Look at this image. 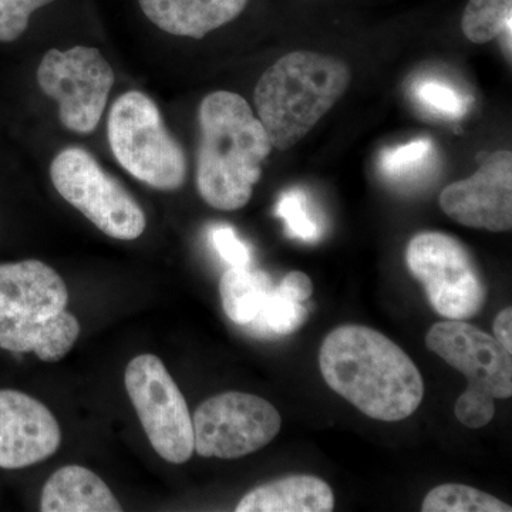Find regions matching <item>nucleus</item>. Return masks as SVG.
<instances>
[{
	"label": "nucleus",
	"instance_id": "obj_1",
	"mask_svg": "<svg viewBox=\"0 0 512 512\" xmlns=\"http://www.w3.org/2000/svg\"><path fill=\"white\" fill-rule=\"evenodd\" d=\"M319 365L330 389L370 419H407L423 400V377L413 360L375 329L339 326L326 336Z\"/></svg>",
	"mask_w": 512,
	"mask_h": 512
},
{
	"label": "nucleus",
	"instance_id": "obj_2",
	"mask_svg": "<svg viewBox=\"0 0 512 512\" xmlns=\"http://www.w3.org/2000/svg\"><path fill=\"white\" fill-rule=\"evenodd\" d=\"M197 188L215 210L237 211L251 200L272 144L248 101L214 92L201 101Z\"/></svg>",
	"mask_w": 512,
	"mask_h": 512
},
{
	"label": "nucleus",
	"instance_id": "obj_3",
	"mask_svg": "<svg viewBox=\"0 0 512 512\" xmlns=\"http://www.w3.org/2000/svg\"><path fill=\"white\" fill-rule=\"evenodd\" d=\"M69 291L52 266L28 261L0 264V349L36 353L57 362L80 335L79 320L64 311Z\"/></svg>",
	"mask_w": 512,
	"mask_h": 512
},
{
	"label": "nucleus",
	"instance_id": "obj_4",
	"mask_svg": "<svg viewBox=\"0 0 512 512\" xmlns=\"http://www.w3.org/2000/svg\"><path fill=\"white\" fill-rule=\"evenodd\" d=\"M348 64L319 53H288L258 80L255 106L272 147L289 150L308 136L349 89Z\"/></svg>",
	"mask_w": 512,
	"mask_h": 512
},
{
	"label": "nucleus",
	"instance_id": "obj_5",
	"mask_svg": "<svg viewBox=\"0 0 512 512\" xmlns=\"http://www.w3.org/2000/svg\"><path fill=\"white\" fill-rule=\"evenodd\" d=\"M107 136L116 160L138 181L161 191L183 187L187 157L146 94H121L111 107Z\"/></svg>",
	"mask_w": 512,
	"mask_h": 512
},
{
	"label": "nucleus",
	"instance_id": "obj_6",
	"mask_svg": "<svg viewBox=\"0 0 512 512\" xmlns=\"http://www.w3.org/2000/svg\"><path fill=\"white\" fill-rule=\"evenodd\" d=\"M50 178L64 200L103 234L120 241L143 235L147 225L143 208L89 151L80 147L60 151L50 165Z\"/></svg>",
	"mask_w": 512,
	"mask_h": 512
},
{
	"label": "nucleus",
	"instance_id": "obj_7",
	"mask_svg": "<svg viewBox=\"0 0 512 512\" xmlns=\"http://www.w3.org/2000/svg\"><path fill=\"white\" fill-rule=\"evenodd\" d=\"M406 262L443 318L468 320L483 309L487 299L483 276L456 238L443 232H420L407 245Z\"/></svg>",
	"mask_w": 512,
	"mask_h": 512
},
{
	"label": "nucleus",
	"instance_id": "obj_8",
	"mask_svg": "<svg viewBox=\"0 0 512 512\" xmlns=\"http://www.w3.org/2000/svg\"><path fill=\"white\" fill-rule=\"evenodd\" d=\"M114 80L110 63L96 47L49 50L37 69L40 89L59 104L63 126L77 134L99 126Z\"/></svg>",
	"mask_w": 512,
	"mask_h": 512
},
{
	"label": "nucleus",
	"instance_id": "obj_9",
	"mask_svg": "<svg viewBox=\"0 0 512 512\" xmlns=\"http://www.w3.org/2000/svg\"><path fill=\"white\" fill-rule=\"evenodd\" d=\"M126 389L151 446L168 463L183 464L194 453V427L187 402L164 363L154 355L134 357Z\"/></svg>",
	"mask_w": 512,
	"mask_h": 512
},
{
	"label": "nucleus",
	"instance_id": "obj_10",
	"mask_svg": "<svg viewBox=\"0 0 512 512\" xmlns=\"http://www.w3.org/2000/svg\"><path fill=\"white\" fill-rule=\"evenodd\" d=\"M281 416L255 394L227 392L205 400L192 417L194 451L234 460L268 446L281 430Z\"/></svg>",
	"mask_w": 512,
	"mask_h": 512
},
{
	"label": "nucleus",
	"instance_id": "obj_11",
	"mask_svg": "<svg viewBox=\"0 0 512 512\" xmlns=\"http://www.w3.org/2000/svg\"><path fill=\"white\" fill-rule=\"evenodd\" d=\"M427 349L467 377L468 390L494 399L512 396V357L494 336L464 320H446L431 326Z\"/></svg>",
	"mask_w": 512,
	"mask_h": 512
},
{
	"label": "nucleus",
	"instance_id": "obj_12",
	"mask_svg": "<svg viewBox=\"0 0 512 512\" xmlns=\"http://www.w3.org/2000/svg\"><path fill=\"white\" fill-rule=\"evenodd\" d=\"M440 207L464 227L511 231V151H495L471 177L447 185L440 194Z\"/></svg>",
	"mask_w": 512,
	"mask_h": 512
},
{
	"label": "nucleus",
	"instance_id": "obj_13",
	"mask_svg": "<svg viewBox=\"0 0 512 512\" xmlns=\"http://www.w3.org/2000/svg\"><path fill=\"white\" fill-rule=\"evenodd\" d=\"M62 431L52 412L29 394L0 390V468L19 470L56 453Z\"/></svg>",
	"mask_w": 512,
	"mask_h": 512
},
{
	"label": "nucleus",
	"instance_id": "obj_14",
	"mask_svg": "<svg viewBox=\"0 0 512 512\" xmlns=\"http://www.w3.org/2000/svg\"><path fill=\"white\" fill-rule=\"evenodd\" d=\"M141 10L157 28L174 36L202 39L232 22L247 8L248 0H138Z\"/></svg>",
	"mask_w": 512,
	"mask_h": 512
},
{
	"label": "nucleus",
	"instance_id": "obj_15",
	"mask_svg": "<svg viewBox=\"0 0 512 512\" xmlns=\"http://www.w3.org/2000/svg\"><path fill=\"white\" fill-rule=\"evenodd\" d=\"M40 511L117 512L123 508L109 485L93 471L67 466L56 471L43 487Z\"/></svg>",
	"mask_w": 512,
	"mask_h": 512
},
{
	"label": "nucleus",
	"instance_id": "obj_16",
	"mask_svg": "<svg viewBox=\"0 0 512 512\" xmlns=\"http://www.w3.org/2000/svg\"><path fill=\"white\" fill-rule=\"evenodd\" d=\"M335 495L325 481L313 476H291L249 491L237 512H330Z\"/></svg>",
	"mask_w": 512,
	"mask_h": 512
},
{
	"label": "nucleus",
	"instance_id": "obj_17",
	"mask_svg": "<svg viewBox=\"0 0 512 512\" xmlns=\"http://www.w3.org/2000/svg\"><path fill=\"white\" fill-rule=\"evenodd\" d=\"M274 288L271 276L264 271L229 268L220 282L222 308L232 322L248 326L264 309Z\"/></svg>",
	"mask_w": 512,
	"mask_h": 512
},
{
	"label": "nucleus",
	"instance_id": "obj_18",
	"mask_svg": "<svg viewBox=\"0 0 512 512\" xmlns=\"http://www.w3.org/2000/svg\"><path fill=\"white\" fill-rule=\"evenodd\" d=\"M461 30L477 45L500 37L511 50L512 0H468L461 18Z\"/></svg>",
	"mask_w": 512,
	"mask_h": 512
},
{
	"label": "nucleus",
	"instance_id": "obj_19",
	"mask_svg": "<svg viewBox=\"0 0 512 512\" xmlns=\"http://www.w3.org/2000/svg\"><path fill=\"white\" fill-rule=\"evenodd\" d=\"M423 512H510L494 495L464 484H443L431 490L421 505Z\"/></svg>",
	"mask_w": 512,
	"mask_h": 512
},
{
	"label": "nucleus",
	"instance_id": "obj_20",
	"mask_svg": "<svg viewBox=\"0 0 512 512\" xmlns=\"http://www.w3.org/2000/svg\"><path fill=\"white\" fill-rule=\"evenodd\" d=\"M308 319V309L302 302L274 288L264 309L247 328L259 336H288L296 332Z\"/></svg>",
	"mask_w": 512,
	"mask_h": 512
},
{
	"label": "nucleus",
	"instance_id": "obj_21",
	"mask_svg": "<svg viewBox=\"0 0 512 512\" xmlns=\"http://www.w3.org/2000/svg\"><path fill=\"white\" fill-rule=\"evenodd\" d=\"M434 156L429 138H417L402 146L386 148L380 154L379 167L392 181L414 180L426 170Z\"/></svg>",
	"mask_w": 512,
	"mask_h": 512
},
{
	"label": "nucleus",
	"instance_id": "obj_22",
	"mask_svg": "<svg viewBox=\"0 0 512 512\" xmlns=\"http://www.w3.org/2000/svg\"><path fill=\"white\" fill-rule=\"evenodd\" d=\"M276 215L284 220L286 232L291 238L313 244L322 237V224L313 214L308 195L301 188H289L282 192L276 205Z\"/></svg>",
	"mask_w": 512,
	"mask_h": 512
},
{
	"label": "nucleus",
	"instance_id": "obj_23",
	"mask_svg": "<svg viewBox=\"0 0 512 512\" xmlns=\"http://www.w3.org/2000/svg\"><path fill=\"white\" fill-rule=\"evenodd\" d=\"M414 93L417 100L437 116L461 119L466 113L467 104L464 103L463 96L448 83L433 79L423 80L414 87Z\"/></svg>",
	"mask_w": 512,
	"mask_h": 512
},
{
	"label": "nucleus",
	"instance_id": "obj_24",
	"mask_svg": "<svg viewBox=\"0 0 512 512\" xmlns=\"http://www.w3.org/2000/svg\"><path fill=\"white\" fill-rule=\"evenodd\" d=\"M53 0H0V42L18 40L29 26L30 16Z\"/></svg>",
	"mask_w": 512,
	"mask_h": 512
},
{
	"label": "nucleus",
	"instance_id": "obj_25",
	"mask_svg": "<svg viewBox=\"0 0 512 512\" xmlns=\"http://www.w3.org/2000/svg\"><path fill=\"white\" fill-rule=\"evenodd\" d=\"M457 420L468 429H481L493 420L495 414V399L488 394L468 390L457 399Z\"/></svg>",
	"mask_w": 512,
	"mask_h": 512
},
{
	"label": "nucleus",
	"instance_id": "obj_26",
	"mask_svg": "<svg viewBox=\"0 0 512 512\" xmlns=\"http://www.w3.org/2000/svg\"><path fill=\"white\" fill-rule=\"evenodd\" d=\"M210 238L215 251L220 254L231 268H249L251 265V249L239 239L237 232L229 225H214Z\"/></svg>",
	"mask_w": 512,
	"mask_h": 512
},
{
	"label": "nucleus",
	"instance_id": "obj_27",
	"mask_svg": "<svg viewBox=\"0 0 512 512\" xmlns=\"http://www.w3.org/2000/svg\"><path fill=\"white\" fill-rule=\"evenodd\" d=\"M278 288L299 302H305L306 299L311 298L313 292L311 278L299 271H293L286 275Z\"/></svg>",
	"mask_w": 512,
	"mask_h": 512
},
{
	"label": "nucleus",
	"instance_id": "obj_28",
	"mask_svg": "<svg viewBox=\"0 0 512 512\" xmlns=\"http://www.w3.org/2000/svg\"><path fill=\"white\" fill-rule=\"evenodd\" d=\"M494 338L512 352V309H503L494 320Z\"/></svg>",
	"mask_w": 512,
	"mask_h": 512
}]
</instances>
